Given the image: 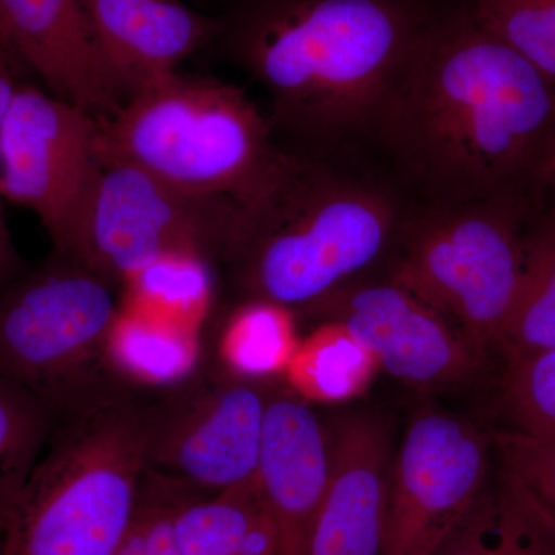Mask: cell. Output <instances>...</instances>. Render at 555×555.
Segmentation results:
<instances>
[{"instance_id":"e0dca14e","label":"cell","mask_w":555,"mask_h":555,"mask_svg":"<svg viewBox=\"0 0 555 555\" xmlns=\"http://www.w3.org/2000/svg\"><path fill=\"white\" fill-rule=\"evenodd\" d=\"M173 532L181 555H276L275 526L258 476L217 494L189 492Z\"/></svg>"},{"instance_id":"7c38bea8","label":"cell","mask_w":555,"mask_h":555,"mask_svg":"<svg viewBox=\"0 0 555 555\" xmlns=\"http://www.w3.org/2000/svg\"><path fill=\"white\" fill-rule=\"evenodd\" d=\"M337 321L385 369L416 389H449L469 382L483 358L440 313L392 280L352 281L306 308Z\"/></svg>"},{"instance_id":"4316f807","label":"cell","mask_w":555,"mask_h":555,"mask_svg":"<svg viewBox=\"0 0 555 555\" xmlns=\"http://www.w3.org/2000/svg\"><path fill=\"white\" fill-rule=\"evenodd\" d=\"M505 469L520 485L555 534V436L509 430L492 438Z\"/></svg>"},{"instance_id":"ba28073f","label":"cell","mask_w":555,"mask_h":555,"mask_svg":"<svg viewBox=\"0 0 555 555\" xmlns=\"http://www.w3.org/2000/svg\"><path fill=\"white\" fill-rule=\"evenodd\" d=\"M113 284L54 251L0 291V377L51 414L108 374L105 339L118 315Z\"/></svg>"},{"instance_id":"9c48e42d","label":"cell","mask_w":555,"mask_h":555,"mask_svg":"<svg viewBox=\"0 0 555 555\" xmlns=\"http://www.w3.org/2000/svg\"><path fill=\"white\" fill-rule=\"evenodd\" d=\"M201 364L149 400V470L211 495L258 476L270 396Z\"/></svg>"},{"instance_id":"d6986e66","label":"cell","mask_w":555,"mask_h":555,"mask_svg":"<svg viewBox=\"0 0 555 555\" xmlns=\"http://www.w3.org/2000/svg\"><path fill=\"white\" fill-rule=\"evenodd\" d=\"M433 555H555V534L502 469Z\"/></svg>"},{"instance_id":"cb8c5ba5","label":"cell","mask_w":555,"mask_h":555,"mask_svg":"<svg viewBox=\"0 0 555 555\" xmlns=\"http://www.w3.org/2000/svg\"><path fill=\"white\" fill-rule=\"evenodd\" d=\"M51 426L53 414L39 398L0 377V539Z\"/></svg>"},{"instance_id":"8992f818","label":"cell","mask_w":555,"mask_h":555,"mask_svg":"<svg viewBox=\"0 0 555 555\" xmlns=\"http://www.w3.org/2000/svg\"><path fill=\"white\" fill-rule=\"evenodd\" d=\"M100 156L75 217L54 251L122 284L167 251L236 262L246 246V208L225 196L170 184L126 160Z\"/></svg>"},{"instance_id":"ffe728a7","label":"cell","mask_w":555,"mask_h":555,"mask_svg":"<svg viewBox=\"0 0 555 555\" xmlns=\"http://www.w3.org/2000/svg\"><path fill=\"white\" fill-rule=\"evenodd\" d=\"M496 346L507 366L555 347V214L550 207L526 232L516 301Z\"/></svg>"},{"instance_id":"83f0119b","label":"cell","mask_w":555,"mask_h":555,"mask_svg":"<svg viewBox=\"0 0 555 555\" xmlns=\"http://www.w3.org/2000/svg\"><path fill=\"white\" fill-rule=\"evenodd\" d=\"M189 492L192 489L147 470L133 521L113 555H181L173 520Z\"/></svg>"},{"instance_id":"484cf974","label":"cell","mask_w":555,"mask_h":555,"mask_svg":"<svg viewBox=\"0 0 555 555\" xmlns=\"http://www.w3.org/2000/svg\"><path fill=\"white\" fill-rule=\"evenodd\" d=\"M503 401L516 430L555 436V347L524 363L506 366Z\"/></svg>"},{"instance_id":"7402d4cb","label":"cell","mask_w":555,"mask_h":555,"mask_svg":"<svg viewBox=\"0 0 555 555\" xmlns=\"http://www.w3.org/2000/svg\"><path fill=\"white\" fill-rule=\"evenodd\" d=\"M210 264L196 251H167L124 281L120 305L201 332L214 302Z\"/></svg>"},{"instance_id":"603a6c76","label":"cell","mask_w":555,"mask_h":555,"mask_svg":"<svg viewBox=\"0 0 555 555\" xmlns=\"http://www.w3.org/2000/svg\"><path fill=\"white\" fill-rule=\"evenodd\" d=\"M299 345L294 309L254 298L240 306L222 327L219 366L251 382L284 375Z\"/></svg>"},{"instance_id":"1f68e13d","label":"cell","mask_w":555,"mask_h":555,"mask_svg":"<svg viewBox=\"0 0 555 555\" xmlns=\"http://www.w3.org/2000/svg\"><path fill=\"white\" fill-rule=\"evenodd\" d=\"M0 555H2V554H0Z\"/></svg>"},{"instance_id":"5bb4252c","label":"cell","mask_w":555,"mask_h":555,"mask_svg":"<svg viewBox=\"0 0 555 555\" xmlns=\"http://www.w3.org/2000/svg\"><path fill=\"white\" fill-rule=\"evenodd\" d=\"M0 42L54 96L98 119L122 107L94 42L87 0H0Z\"/></svg>"},{"instance_id":"ac0fdd59","label":"cell","mask_w":555,"mask_h":555,"mask_svg":"<svg viewBox=\"0 0 555 555\" xmlns=\"http://www.w3.org/2000/svg\"><path fill=\"white\" fill-rule=\"evenodd\" d=\"M104 364L124 385L159 392L201 366V332L120 305L105 339Z\"/></svg>"},{"instance_id":"4fadbf2b","label":"cell","mask_w":555,"mask_h":555,"mask_svg":"<svg viewBox=\"0 0 555 555\" xmlns=\"http://www.w3.org/2000/svg\"><path fill=\"white\" fill-rule=\"evenodd\" d=\"M324 426L328 478L310 555H383L393 463L389 427L367 412Z\"/></svg>"},{"instance_id":"277c9868","label":"cell","mask_w":555,"mask_h":555,"mask_svg":"<svg viewBox=\"0 0 555 555\" xmlns=\"http://www.w3.org/2000/svg\"><path fill=\"white\" fill-rule=\"evenodd\" d=\"M411 207L387 179L291 153L275 188L248 211L235 264L255 298L306 309L397 246Z\"/></svg>"},{"instance_id":"52a82bcc","label":"cell","mask_w":555,"mask_h":555,"mask_svg":"<svg viewBox=\"0 0 555 555\" xmlns=\"http://www.w3.org/2000/svg\"><path fill=\"white\" fill-rule=\"evenodd\" d=\"M532 221L495 201L412 204L390 280L440 313L485 358L516 301L525 225Z\"/></svg>"},{"instance_id":"9a60e30c","label":"cell","mask_w":555,"mask_h":555,"mask_svg":"<svg viewBox=\"0 0 555 555\" xmlns=\"http://www.w3.org/2000/svg\"><path fill=\"white\" fill-rule=\"evenodd\" d=\"M276 555H310L328 478L326 426L295 393L270 396L258 467Z\"/></svg>"},{"instance_id":"7a4b0ae2","label":"cell","mask_w":555,"mask_h":555,"mask_svg":"<svg viewBox=\"0 0 555 555\" xmlns=\"http://www.w3.org/2000/svg\"><path fill=\"white\" fill-rule=\"evenodd\" d=\"M425 17L406 0H251L229 33L261 83L278 144L343 159L366 144L379 101Z\"/></svg>"},{"instance_id":"5b68a950","label":"cell","mask_w":555,"mask_h":555,"mask_svg":"<svg viewBox=\"0 0 555 555\" xmlns=\"http://www.w3.org/2000/svg\"><path fill=\"white\" fill-rule=\"evenodd\" d=\"M98 153L190 192L236 201L247 214L275 188L291 159L244 90L178 69L101 119Z\"/></svg>"},{"instance_id":"6da1fadb","label":"cell","mask_w":555,"mask_h":555,"mask_svg":"<svg viewBox=\"0 0 555 555\" xmlns=\"http://www.w3.org/2000/svg\"><path fill=\"white\" fill-rule=\"evenodd\" d=\"M366 144L412 204H507L539 218L555 177V87L467 14L426 21Z\"/></svg>"},{"instance_id":"3957f363","label":"cell","mask_w":555,"mask_h":555,"mask_svg":"<svg viewBox=\"0 0 555 555\" xmlns=\"http://www.w3.org/2000/svg\"><path fill=\"white\" fill-rule=\"evenodd\" d=\"M108 374L53 414L2 555H113L149 470V400Z\"/></svg>"},{"instance_id":"4dcf8cb0","label":"cell","mask_w":555,"mask_h":555,"mask_svg":"<svg viewBox=\"0 0 555 555\" xmlns=\"http://www.w3.org/2000/svg\"><path fill=\"white\" fill-rule=\"evenodd\" d=\"M550 208L555 214V177H554V181H553V188H551Z\"/></svg>"},{"instance_id":"30bf717a","label":"cell","mask_w":555,"mask_h":555,"mask_svg":"<svg viewBox=\"0 0 555 555\" xmlns=\"http://www.w3.org/2000/svg\"><path fill=\"white\" fill-rule=\"evenodd\" d=\"M491 477V443L473 423L415 416L390 470L383 555H433Z\"/></svg>"},{"instance_id":"44dd1931","label":"cell","mask_w":555,"mask_h":555,"mask_svg":"<svg viewBox=\"0 0 555 555\" xmlns=\"http://www.w3.org/2000/svg\"><path fill=\"white\" fill-rule=\"evenodd\" d=\"M378 371L377 358L345 324L326 321L299 339L283 377L306 403H343L363 396Z\"/></svg>"},{"instance_id":"d4e9b609","label":"cell","mask_w":555,"mask_h":555,"mask_svg":"<svg viewBox=\"0 0 555 555\" xmlns=\"http://www.w3.org/2000/svg\"><path fill=\"white\" fill-rule=\"evenodd\" d=\"M469 13L555 87V0H473Z\"/></svg>"},{"instance_id":"8fae6325","label":"cell","mask_w":555,"mask_h":555,"mask_svg":"<svg viewBox=\"0 0 555 555\" xmlns=\"http://www.w3.org/2000/svg\"><path fill=\"white\" fill-rule=\"evenodd\" d=\"M101 119L39 87L20 83L0 137V196L30 208L53 246L96 170Z\"/></svg>"},{"instance_id":"2e32d148","label":"cell","mask_w":555,"mask_h":555,"mask_svg":"<svg viewBox=\"0 0 555 555\" xmlns=\"http://www.w3.org/2000/svg\"><path fill=\"white\" fill-rule=\"evenodd\" d=\"M94 42L124 102L224 33L181 0H87Z\"/></svg>"},{"instance_id":"f1b7e54d","label":"cell","mask_w":555,"mask_h":555,"mask_svg":"<svg viewBox=\"0 0 555 555\" xmlns=\"http://www.w3.org/2000/svg\"><path fill=\"white\" fill-rule=\"evenodd\" d=\"M24 272V261L14 246L9 222H7L5 208H3V198L0 196V291Z\"/></svg>"},{"instance_id":"f546056e","label":"cell","mask_w":555,"mask_h":555,"mask_svg":"<svg viewBox=\"0 0 555 555\" xmlns=\"http://www.w3.org/2000/svg\"><path fill=\"white\" fill-rule=\"evenodd\" d=\"M17 89L20 80L16 76V61L0 42V137Z\"/></svg>"}]
</instances>
